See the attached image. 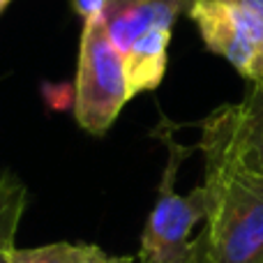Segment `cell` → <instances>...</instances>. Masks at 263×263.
I'll return each mask as SVG.
<instances>
[{
	"instance_id": "obj_10",
	"label": "cell",
	"mask_w": 263,
	"mask_h": 263,
	"mask_svg": "<svg viewBox=\"0 0 263 263\" xmlns=\"http://www.w3.org/2000/svg\"><path fill=\"white\" fill-rule=\"evenodd\" d=\"M187 263H217L213 259V254H210V247H208V238H205V233L201 231L199 238H194V247H192V254Z\"/></svg>"
},
{
	"instance_id": "obj_11",
	"label": "cell",
	"mask_w": 263,
	"mask_h": 263,
	"mask_svg": "<svg viewBox=\"0 0 263 263\" xmlns=\"http://www.w3.org/2000/svg\"><path fill=\"white\" fill-rule=\"evenodd\" d=\"M102 5H104V0H72L74 12L81 14L83 21L92 16H102Z\"/></svg>"
},
{
	"instance_id": "obj_6",
	"label": "cell",
	"mask_w": 263,
	"mask_h": 263,
	"mask_svg": "<svg viewBox=\"0 0 263 263\" xmlns=\"http://www.w3.org/2000/svg\"><path fill=\"white\" fill-rule=\"evenodd\" d=\"M245 166L263 173V81L252 83V90L238 104H224L208 116Z\"/></svg>"
},
{
	"instance_id": "obj_8",
	"label": "cell",
	"mask_w": 263,
	"mask_h": 263,
	"mask_svg": "<svg viewBox=\"0 0 263 263\" xmlns=\"http://www.w3.org/2000/svg\"><path fill=\"white\" fill-rule=\"evenodd\" d=\"M12 263H74L72 242H51L42 247H14L9 250Z\"/></svg>"
},
{
	"instance_id": "obj_13",
	"label": "cell",
	"mask_w": 263,
	"mask_h": 263,
	"mask_svg": "<svg viewBox=\"0 0 263 263\" xmlns=\"http://www.w3.org/2000/svg\"><path fill=\"white\" fill-rule=\"evenodd\" d=\"M7 3H9V0H0V12L5 9V5H7Z\"/></svg>"
},
{
	"instance_id": "obj_3",
	"label": "cell",
	"mask_w": 263,
	"mask_h": 263,
	"mask_svg": "<svg viewBox=\"0 0 263 263\" xmlns=\"http://www.w3.org/2000/svg\"><path fill=\"white\" fill-rule=\"evenodd\" d=\"M132 97L125 60L106 32L102 16L86 18L74 83L77 123L88 134H106Z\"/></svg>"
},
{
	"instance_id": "obj_5",
	"label": "cell",
	"mask_w": 263,
	"mask_h": 263,
	"mask_svg": "<svg viewBox=\"0 0 263 263\" xmlns=\"http://www.w3.org/2000/svg\"><path fill=\"white\" fill-rule=\"evenodd\" d=\"M190 16L213 53L247 81H263V0H196Z\"/></svg>"
},
{
	"instance_id": "obj_4",
	"label": "cell",
	"mask_w": 263,
	"mask_h": 263,
	"mask_svg": "<svg viewBox=\"0 0 263 263\" xmlns=\"http://www.w3.org/2000/svg\"><path fill=\"white\" fill-rule=\"evenodd\" d=\"M164 141L168 145V162L159 182V196L141 236L139 263H187L194 247L192 231L208 215L203 185L190 194L176 192L178 166L190 157L192 148H182L171 134H164Z\"/></svg>"
},
{
	"instance_id": "obj_12",
	"label": "cell",
	"mask_w": 263,
	"mask_h": 263,
	"mask_svg": "<svg viewBox=\"0 0 263 263\" xmlns=\"http://www.w3.org/2000/svg\"><path fill=\"white\" fill-rule=\"evenodd\" d=\"M0 263H12V259H9V250H0Z\"/></svg>"
},
{
	"instance_id": "obj_1",
	"label": "cell",
	"mask_w": 263,
	"mask_h": 263,
	"mask_svg": "<svg viewBox=\"0 0 263 263\" xmlns=\"http://www.w3.org/2000/svg\"><path fill=\"white\" fill-rule=\"evenodd\" d=\"M205 238L217 263H263V173L238 159L215 125L203 120Z\"/></svg>"
},
{
	"instance_id": "obj_7",
	"label": "cell",
	"mask_w": 263,
	"mask_h": 263,
	"mask_svg": "<svg viewBox=\"0 0 263 263\" xmlns=\"http://www.w3.org/2000/svg\"><path fill=\"white\" fill-rule=\"evenodd\" d=\"M26 208V187L12 173L0 176V250H14V238Z\"/></svg>"
},
{
	"instance_id": "obj_9",
	"label": "cell",
	"mask_w": 263,
	"mask_h": 263,
	"mask_svg": "<svg viewBox=\"0 0 263 263\" xmlns=\"http://www.w3.org/2000/svg\"><path fill=\"white\" fill-rule=\"evenodd\" d=\"M72 261L74 263H139L134 256H111L102 247L92 242H72Z\"/></svg>"
},
{
	"instance_id": "obj_2",
	"label": "cell",
	"mask_w": 263,
	"mask_h": 263,
	"mask_svg": "<svg viewBox=\"0 0 263 263\" xmlns=\"http://www.w3.org/2000/svg\"><path fill=\"white\" fill-rule=\"evenodd\" d=\"M194 5L196 0H104L102 21L125 60L132 95L162 83L173 23Z\"/></svg>"
}]
</instances>
